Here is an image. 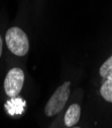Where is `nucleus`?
<instances>
[{"label":"nucleus","instance_id":"f03ea898","mask_svg":"<svg viewBox=\"0 0 112 128\" xmlns=\"http://www.w3.org/2000/svg\"><path fill=\"white\" fill-rule=\"evenodd\" d=\"M70 86L71 82H66L55 90L44 107V113L46 116L52 117L57 115L64 109L70 97Z\"/></svg>","mask_w":112,"mask_h":128},{"label":"nucleus","instance_id":"6e6552de","mask_svg":"<svg viewBox=\"0 0 112 128\" xmlns=\"http://www.w3.org/2000/svg\"><path fill=\"white\" fill-rule=\"evenodd\" d=\"M2 48H3V42H2V38L0 36V57L2 55Z\"/></svg>","mask_w":112,"mask_h":128},{"label":"nucleus","instance_id":"20e7f679","mask_svg":"<svg viewBox=\"0 0 112 128\" xmlns=\"http://www.w3.org/2000/svg\"><path fill=\"white\" fill-rule=\"evenodd\" d=\"M25 101L20 98V97H14V98H11L10 100H8L6 103H5V110L6 112L11 115V116H14V115H21L24 111V108H25Z\"/></svg>","mask_w":112,"mask_h":128},{"label":"nucleus","instance_id":"7ed1b4c3","mask_svg":"<svg viewBox=\"0 0 112 128\" xmlns=\"http://www.w3.org/2000/svg\"><path fill=\"white\" fill-rule=\"evenodd\" d=\"M24 84V72L21 68H11L4 79V90L10 98L17 97L20 94Z\"/></svg>","mask_w":112,"mask_h":128},{"label":"nucleus","instance_id":"423d86ee","mask_svg":"<svg viewBox=\"0 0 112 128\" xmlns=\"http://www.w3.org/2000/svg\"><path fill=\"white\" fill-rule=\"evenodd\" d=\"M100 92L105 101L112 103V79H105V82L101 86Z\"/></svg>","mask_w":112,"mask_h":128},{"label":"nucleus","instance_id":"39448f33","mask_svg":"<svg viewBox=\"0 0 112 128\" xmlns=\"http://www.w3.org/2000/svg\"><path fill=\"white\" fill-rule=\"evenodd\" d=\"M80 117H81V107L78 104H73L67 110L64 121L67 127H74L79 122Z\"/></svg>","mask_w":112,"mask_h":128},{"label":"nucleus","instance_id":"0eeeda50","mask_svg":"<svg viewBox=\"0 0 112 128\" xmlns=\"http://www.w3.org/2000/svg\"><path fill=\"white\" fill-rule=\"evenodd\" d=\"M99 72L104 79H112V56H110L102 64Z\"/></svg>","mask_w":112,"mask_h":128},{"label":"nucleus","instance_id":"f257e3e1","mask_svg":"<svg viewBox=\"0 0 112 128\" xmlns=\"http://www.w3.org/2000/svg\"><path fill=\"white\" fill-rule=\"evenodd\" d=\"M5 42L10 52L16 56H25L29 50L28 38L20 28H10L5 34Z\"/></svg>","mask_w":112,"mask_h":128},{"label":"nucleus","instance_id":"1a4fd4ad","mask_svg":"<svg viewBox=\"0 0 112 128\" xmlns=\"http://www.w3.org/2000/svg\"><path fill=\"white\" fill-rule=\"evenodd\" d=\"M72 128H80V127H75V126H74V127H72Z\"/></svg>","mask_w":112,"mask_h":128}]
</instances>
